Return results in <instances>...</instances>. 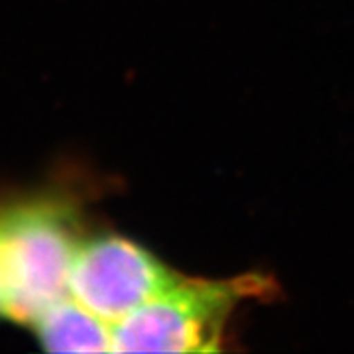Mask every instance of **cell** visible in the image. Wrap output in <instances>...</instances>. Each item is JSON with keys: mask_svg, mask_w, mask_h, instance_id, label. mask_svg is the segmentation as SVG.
I'll use <instances>...</instances> for the list:
<instances>
[{"mask_svg": "<svg viewBox=\"0 0 354 354\" xmlns=\"http://www.w3.org/2000/svg\"><path fill=\"white\" fill-rule=\"evenodd\" d=\"M0 315H2V290H0Z\"/></svg>", "mask_w": 354, "mask_h": 354, "instance_id": "5b68a950", "label": "cell"}, {"mask_svg": "<svg viewBox=\"0 0 354 354\" xmlns=\"http://www.w3.org/2000/svg\"><path fill=\"white\" fill-rule=\"evenodd\" d=\"M183 274L120 234L81 239L69 274V295L111 325L148 304Z\"/></svg>", "mask_w": 354, "mask_h": 354, "instance_id": "3957f363", "label": "cell"}, {"mask_svg": "<svg viewBox=\"0 0 354 354\" xmlns=\"http://www.w3.org/2000/svg\"><path fill=\"white\" fill-rule=\"evenodd\" d=\"M50 353H111L113 325L71 295L44 309L30 325Z\"/></svg>", "mask_w": 354, "mask_h": 354, "instance_id": "277c9868", "label": "cell"}, {"mask_svg": "<svg viewBox=\"0 0 354 354\" xmlns=\"http://www.w3.org/2000/svg\"><path fill=\"white\" fill-rule=\"evenodd\" d=\"M79 242L71 213L55 203L0 213L2 315L32 325L44 309L67 297Z\"/></svg>", "mask_w": 354, "mask_h": 354, "instance_id": "6da1fadb", "label": "cell"}, {"mask_svg": "<svg viewBox=\"0 0 354 354\" xmlns=\"http://www.w3.org/2000/svg\"><path fill=\"white\" fill-rule=\"evenodd\" d=\"M262 278L228 281L183 278L148 304L113 323L111 353H215L228 317Z\"/></svg>", "mask_w": 354, "mask_h": 354, "instance_id": "7a4b0ae2", "label": "cell"}]
</instances>
